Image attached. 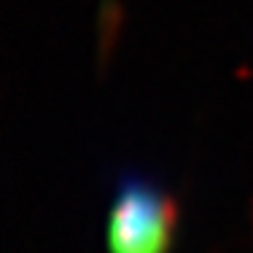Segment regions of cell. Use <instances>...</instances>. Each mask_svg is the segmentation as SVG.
<instances>
[{
	"label": "cell",
	"instance_id": "cell-1",
	"mask_svg": "<svg viewBox=\"0 0 253 253\" xmlns=\"http://www.w3.org/2000/svg\"><path fill=\"white\" fill-rule=\"evenodd\" d=\"M175 205L156 180L124 170L108 210V253H170Z\"/></svg>",
	"mask_w": 253,
	"mask_h": 253
}]
</instances>
